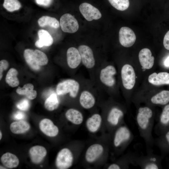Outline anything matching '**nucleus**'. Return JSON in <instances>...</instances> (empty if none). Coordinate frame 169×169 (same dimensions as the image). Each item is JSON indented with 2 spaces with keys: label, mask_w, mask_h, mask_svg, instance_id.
Segmentation results:
<instances>
[{
  "label": "nucleus",
  "mask_w": 169,
  "mask_h": 169,
  "mask_svg": "<svg viewBox=\"0 0 169 169\" xmlns=\"http://www.w3.org/2000/svg\"><path fill=\"white\" fill-rule=\"evenodd\" d=\"M169 126V104L165 105L160 116L157 124L154 127L155 133L160 134L164 129Z\"/></svg>",
  "instance_id": "16"
},
{
  "label": "nucleus",
  "mask_w": 169,
  "mask_h": 169,
  "mask_svg": "<svg viewBox=\"0 0 169 169\" xmlns=\"http://www.w3.org/2000/svg\"><path fill=\"white\" fill-rule=\"evenodd\" d=\"M57 95V94L53 93L46 100L44 106L47 110L52 111L56 109L58 107L59 101Z\"/></svg>",
  "instance_id": "31"
},
{
  "label": "nucleus",
  "mask_w": 169,
  "mask_h": 169,
  "mask_svg": "<svg viewBox=\"0 0 169 169\" xmlns=\"http://www.w3.org/2000/svg\"><path fill=\"white\" fill-rule=\"evenodd\" d=\"M13 117L14 120H21L25 118V114L23 112L17 111L14 114Z\"/></svg>",
  "instance_id": "38"
},
{
  "label": "nucleus",
  "mask_w": 169,
  "mask_h": 169,
  "mask_svg": "<svg viewBox=\"0 0 169 169\" xmlns=\"http://www.w3.org/2000/svg\"><path fill=\"white\" fill-rule=\"evenodd\" d=\"M153 105H164L169 102V91L164 90L153 95L150 99Z\"/></svg>",
  "instance_id": "23"
},
{
  "label": "nucleus",
  "mask_w": 169,
  "mask_h": 169,
  "mask_svg": "<svg viewBox=\"0 0 169 169\" xmlns=\"http://www.w3.org/2000/svg\"><path fill=\"white\" fill-rule=\"evenodd\" d=\"M116 73L115 68L112 65H109L101 70L100 74V80L105 85L112 87L115 83L114 76Z\"/></svg>",
  "instance_id": "8"
},
{
  "label": "nucleus",
  "mask_w": 169,
  "mask_h": 169,
  "mask_svg": "<svg viewBox=\"0 0 169 169\" xmlns=\"http://www.w3.org/2000/svg\"><path fill=\"white\" fill-rule=\"evenodd\" d=\"M34 58L36 63L39 66L46 65L48 62L47 56L43 52L38 50H34Z\"/></svg>",
  "instance_id": "34"
},
{
  "label": "nucleus",
  "mask_w": 169,
  "mask_h": 169,
  "mask_svg": "<svg viewBox=\"0 0 169 169\" xmlns=\"http://www.w3.org/2000/svg\"><path fill=\"white\" fill-rule=\"evenodd\" d=\"M121 75L124 87L128 90L132 89L136 82V74L133 67L130 64H125L121 68Z\"/></svg>",
  "instance_id": "5"
},
{
  "label": "nucleus",
  "mask_w": 169,
  "mask_h": 169,
  "mask_svg": "<svg viewBox=\"0 0 169 169\" xmlns=\"http://www.w3.org/2000/svg\"><path fill=\"white\" fill-rule=\"evenodd\" d=\"M23 56L27 63L32 69L36 71L40 69V66L37 64L35 59L34 50L26 49L24 51Z\"/></svg>",
  "instance_id": "28"
},
{
  "label": "nucleus",
  "mask_w": 169,
  "mask_h": 169,
  "mask_svg": "<svg viewBox=\"0 0 169 169\" xmlns=\"http://www.w3.org/2000/svg\"><path fill=\"white\" fill-rule=\"evenodd\" d=\"M38 35L39 39L35 44L37 47L40 48L44 46H49L52 44L53 38L47 31L44 29L39 30L38 32Z\"/></svg>",
  "instance_id": "20"
},
{
  "label": "nucleus",
  "mask_w": 169,
  "mask_h": 169,
  "mask_svg": "<svg viewBox=\"0 0 169 169\" xmlns=\"http://www.w3.org/2000/svg\"><path fill=\"white\" fill-rule=\"evenodd\" d=\"M102 121V118L100 115L95 114L89 118L86 121V126L90 132H96L100 127Z\"/></svg>",
  "instance_id": "25"
},
{
  "label": "nucleus",
  "mask_w": 169,
  "mask_h": 169,
  "mask_svg": "<svg viewBox=\"0 0 169 169\" xmlns=\"http://www.w3.org/2000/svg\"><path fill=\"white\" fill-rule=\"evenodd\" d=\"M164 135V136L154 138V141H164L166 143L167 146L169 147V130Z\"/></svg>",
  "instance_id": "37"
},
{
  "label": "nucleus",
  "mask_w": 169,
  "mask_h": 169,
  "mask_svg": "<svg viewBox=\"0 0 169 169\" xmlns=\"http://www.w3.org/2000/svg\"><path fill=\"white\" fill-rule=\"evenodd\" d=\"M2 133L1 131H0V140L2 139Z\"/></svg>",
  "instance_id": "42"
},
{
  "label": "nucleus",
  "mask_w": 169,
  "mask_h": 169,
  "mask_svg": "<svg viewBox=\"0 0 169 169\" xmlns=\"http://www.w3.org/2000/svg\"><path fill=\"white\" fill-rule=\"evenodd\" d=\"M124 115V112L122 110L118 107H113L108 114L107 122L111 127L116 128L120 125Z\"/></svg>",
  "instance_id": "12"
},
{
  "label": "nucleus",
  "mask_w": 169,
  "mask_h": 169,
  "mask_svg": "<svg viewBox=\"0 0 169 169\" xmlns=\"http://www.w3.org/2000/svg\"><path fill=\"white\" fill-rule=\"evenodd\" d=\"M38 23L42 27L48 25L57 28L59 26V22L56 18L47 16H43L40 18L38 20Z\"/></svg>",
  "instance_id": "29"
},
{
  "label": "nucleus",
  "mask_w": 169,
  "mask_h": 169,
  "mask_svg": "<svg viewBox=\"0 0 169 169\" xmlns=\"http://www.w3.org/2000/svg\"><path fill=\"white\" fill-rule=\"evenodd\" d=\"M149 82L155 85L169 84V73L161 72L157 74L153 73L148 77Z\"/></svg>",
  "instance_id": "19"
},
{
  "label": "nucleus",
  "mask_w": 169,
  "mask_h": 169,
  "mask_svg": "<svg viewBox=\"0 0 169 169\" xmlns=\"http://www.w3.org/2000/svg\"><path fill=\"white\" fill-rule=\"evenodd\" d=\"M139 59L142 67L145 69H150L153 66L154 57L152 55L151 50L148 48L141 49L139 54Z\"/></svg>",
  "instance_id": "14"
},
{
  "label": "nucleus",
  "mask_w": 169,
  "mask_h": 169,
  "mask_svg": "<svg viewBox=\"0 0 169 169\" xmlns=\"http://www.w3.org/2000/svg\"><path fill=\"white\" fill-rule=\"evenodd\" d=\"M30 105L29 101L26 99L21 100L16 105L17 108L23 111L27 110L29 109Z\"/></svg>",
  "instance_id": "35"
},
{
  "label": "nucleus",
  "mask_w": 169,
  "mask_h": 169,
  "mask_svg": "<svg viewBox=\"0 0 169 169\" xmlns=\"http://www.w3.org/2000/svg\"><path fill=\"white\" fill-rule=\"evenodd\" d=\"M78 49L81 56V62L84 67L88 69L93 68L95 60L91 49L88 46L81 45Z\"/></svg>",
  "instance_id": "9"
},
{
  "label": "nucleus",
  "mask_w": 169,
  "mask_h": 169,
  "mask_svg": "<svg viewBox=\"0 0 169 169\" xmlns=\"http://www.w3.org/2000/svg\"><path fill=\"white\" fill-rule=\"evenodd\" d=\"M103 151V147L100 144H95L91 145L86 152V161L89 163L94 162L101 156Z\"/></svg>",
  "instance_id": "18"
},
{
  "label": "nucleus",
  "mask_w": 169,
  "mask_h": 169,
  "mask_svg": "<svg viewBox=\"0 0 169 169\" xmlns=\"http://www.w3.org/2000/svg\"><path fill=\"white\" fill-rule=\"evenodd\" d=\"M67 119L72 123L79 125L82 123L83 117L82 114L79 110L74 109H70L65 113Z\"/></svg>",
  "instance_id": "26"
},
{
  "label": "nucleus",
  "mask_w": 169,
  "mask_h": 169,
  "mask_svg": "<svg viewBox=\"0 0 169 169\" xmlns=\"http://www.w3.org/2000/svg\"><path fill=\"white\" fill-rule=\"evenodd\" d=\"M79 88V84L77 81L74 79H69L58 84L56 88V92L59 95L69 93L71 97L75 98L78 95Z\"/></svg>",
  "instance_id": "4"
},
{
  "label": "nucleus",
  "mask_w": 169,
  "mask_h": 169,
  "mask_svg": "<svg viewBox=\"0 0 169 169\" xmlns=\"http://www.w3.org/2000/svg\"><path fill=\"white\" fill-rule=\"evenodd\" d=\"M136 37L134 31L126 27H121L119 32V40L120 44L125 47H130L135 43Z\"/></svg>",
  "instance_id": "10"
},
{
  "label": "nucleus",
  "mask_w": 169,
  "mask_h": 169,
  "mask_svg": "<svg viewBox=\"0 0 169 169\" xmlns=\"http://www.w3.org/2000/svg\"><path fill=\"white\" fill-rule=\"evenodd\" d=\"M9 66V63L7 61L3 59L0 61V80L3 77V71L7 70Z\"/></svg>",
  "instance_id": "36"
},
{
  "label": "nucleus",
  "mask_w": 169,
  "mask_h": 169,
  "mask_svg": "<svg viewBox=\"0 0 169 169\" xmlns=\"http://www.w3.org/2000/svg\"><path fill=\"white\" fill-rule=\"evenodd\" d=\"M163 45L166 49L169 50V30L167 32L164 36Z\"/></svg>",
  "instance_id": "39"
},
{
  "label": "nucleus",
  "mask_w": 169,
  "mask_h": 169,
  "mask_svg": "<svg viewBox=\"0 0 169 169\" xmlns=\"http://www.w3.org/2000/svg\"><path fill=\"white\" fill-rule=\"evenodd\" d=\"M164 65L167 67H169V56L164 61Z\"/></svg>",
  "instance_id": "41"
},
{
  "label": "nucleus",
  "mask_w": 169,
  "mask_h": 169,
  "mask_svg": "<svg viewBox=\"0 0 169 169\" xmlns=\"http://www.w3.org/2000/svg\"><path fill=\"white\" fill-rule=\"evenodd\" d=\"M160 158L153 153H147L145 155H136L134 165L137 166L142 169H158L160 168Z\"/></svg>",
  "instance_id": "3"
},
{
  "label": "nucleus",
  "mask_w": 169,
  "mask_h": 169,
  "mask_svg": "<svg viewBox=\"0 0 169 169\" xmlns=\"http://www.w3.org/2000/svg\"><path fill=\"white\" fill-rule=\"evenodd\" d=\"M67 64L69 68L72 69L77 68L80 65L81 59L78 49L74 47H71L67 51Z\"/></svg>",
  "instance_id": "17"
},
{
  "label": "nucleus",
  "mask_w": 169,
  "mask_h": 169,
  "mask_svg": "<svg viewBox=\"0 0 169 169\" xmlns=\"http://www.w3.org/2000/svg\"><path fill=\"white\" fill-rule=\"evenodd\" d=\"M34 86L30 83L25 84L22 88L19 87L16 92L20 95H25L30 100H33L36 98L37 95V92L33 90Z\"/></svg>",
  "instance_id": "27"
},
{
  "label": "nucleus",
  "mask_w": 169,
  "mask_h": 169,
  "mask_svg": "<svg viewBox=\"0 0 169 169\" xmlns=\"http://www.w3.org/2000/svg\"><path fill=\"white\" fill-rule=\"evenodd\" d=\"M30 128V125L27 121L21 120L12 122L10 128L11 131L15 134H21L28 131Z\"/></svg>",
  "instance_id": "24"
},
{
  "label": "nucleus",
  "mask_w": 169,
  "mask_h": 169,
  "mask_svg": "<svg viewBox=\"0 0 169 169\" xmlns=\"http://www.w3.org/2000/svg\"><path fill=\"white\" fill-rule=\"evenodd\" d=\"M79 101L81 106L86 109L93 107L95 102V98L93 94L90 91L86 90L81 93Z\"/></svg>",
  "instance_id": "21"
},
{
  "label": "nucleus",
  "mask_w": 169,
  "mask_h": 169,
  "mask_svg": "<svg viewBox=\"0 0 169 169\" xmlns=\"http://www.w3.org/2000/svg\"><path fill=\"white\" fill-rule=\"evenodd\" d=\"M111 5L116 9L124 11L128 8L129 6V0H108Z\"/></svg>",
  "instance_id": "33"
},
{
  "label": "nucleus",
  "mask_w": 169,
  "mask_h": 169,
  "mask_svg": "<svg viewBox=\"0 0 169 169\" xmlns=\"http://www.w3.org/2000/svg\"><path fill=\"white\" fill-rule=\"evenodd\" d=\"M47 151L44 147L37 145L31 147L29 150V154L31 161L34 164L40 163L46 156Z\"/></svg>",
  "instance_id": "13"
},
{
  "label": "nucleus",
  "mask_w": 169,
  "mask_h": 169,
  "mask_svg": "<svg viewBox=\"0 0 169 169\" xmlns=\"http://www.w3.org/2000/svg\"><path fill=\"white\" fill-rule=\"evenodd\" d=\"M52 0H35L36 3L38 5L44 6H49Z\"/></svg>",
  "instance_id": "40"
},
{
  "label": "nucleus",
  "mask_w": 169,
  "mask_h": 169,
  "mask_svg": "<svg viewBox=\"0 0 169 169\" xmlns=\"http://www.w3.org/2000/svg\"><path fill=\"white\" fill-rule=\"evenodd\" d=\"M73 156L72 152L68 148H64L59 151L57 154L55 165L57 168L67 169L72 165Z\"/></svg>",
  "instance_id": "6"
},
{
  "label": "nucleus",
  "mask_w": 169,
  "mask_h": 169,
  "mask_svg": "<svg viewBox=\"0 0 169 169\" xmlns=\"http://www.w3.org/2000/svg\"><path fill=\"white\" fill-rule=\"evenodd\" d=\"M1 161L4 166L9 168H15L19 164V160L18 157L10 152L4 154L1 158Z\"/></svg>",
  "instance_id": "22"
},
{
  "label": "nucleus",
  "mask_w": 169,
  "mask_h": 169,
  "mask_svg": "<svg viewBox=\"0 0 169 169\" xmlns=\"http://www.w3.org/2000/svg\"><path fill=\"white\" fill-rule=\"evenodd\" d=\"M39 127L43 133L49 136H55L59 133L58 127L52 120L48 119L41 120L39 123Z\"/></svg>",
  "instance_id": "15"
},
{
  "label": "nucleus",
  "mask_w": 169,
  "mask_h": 169,
  "mask_svg": "<svg viewBox=\"0 0 169 169\" xmlns=\"http://www.w3.org/2000/svg\"><path fill=\"white\" fill-rule=\"evenodd\" d=\"M134 135L126 125H121L116 128L113 138V145L115 149L124 150L133 141Z\"/></svg>",
  "instance_id": "2"
},
{
  "label": "nucleus",
  "mask_w": 169,
  "mask_h": 169,
  "mask_svg": "<svg viewBox=\"0 0 169 169\" xmlns=\"http://www.w3.org/2000/svg\"><path fill=\"white\" fill-rule=\"evenodd\" d=\"M155 114L150 107H140L136 117V121L140 135L145 143L147 153L153 152L154 138L152 134Z\"/></svg>",
  "instance_id": "1"
},
{
  "label": "nucleus",
  "mask_w": 169,
  "mask_h": 169,
  "mask_svg": "<svg viewBox=\"0 0 169 169\" xmlns=\"http://www.w3.org/2000/svg\"><path fill=\"white\" fill-rule=\"evenodd\" d=\"M3 6L8 11L13 12L19 9L21 5L18 0H4Z\"/></svg>",
  "instance_id": "32"
},
{
  "label": "nucleus",
  "mask_w": 169,
  "mask_h": 169,
  "mask_svg": "<svg viewBox=\"0 0 169 169\" xmlns=\"http://www.w3.org/2000/svg\"><path fill=\"white\" fill-rule=\"evenodd\" d=\"M79 10L83 17L88 21L98 19L102 16L97 8L88 3H81L79 6Z\"/></svg>",
  "instance_id": "11"
},
{
  "label": "nucleus",
  "mask_w": 169,
  "mask_h": 169,
  "mask_svg": "<svg viewBox=\"0 0 169 169\" xmlns=\"http://www.w3.org/2000/svg\"><path fill=\"white\" fill-rule=\"evenodd\" d=\"M18 71L15 69L12 68L8 71L6 76L5 80L9 86L12 87L17 86L19 84L17 77Z\"/></svg>",
  "instance_id": "30"
},
{
  "label": "nucleus",
  "mask_w": 169,
  "mask_h": 169,
  "mask_svg": "<svg viewBox=\"0 0 169 169\" xmlns=\"http://www.w3.org/2000/svg\"><path fill=\"white\" fill-rule=\"evenodd\" d=\"M60 25L62 30L64 32L73 33L79 29V25L77 20L69 13L63 15L60 18Z\"/></svg>",
  "instance_id": "7"
},
{
  "label": "nucleus",
  "mask_w": 169,
  "mask_h": 169,
  "mask_svg": "<svg viewBox=\"0 0 169 169\" xmlns=\"http://www.w3.org/2000/svg\"><path fill=\"white\" fill-rule=\"evenodd\" d=\"M0 169H6V168H4V167H3L2 166H0Z\"/></svg>",
  "instance_id": "43"
}]
</instances>
